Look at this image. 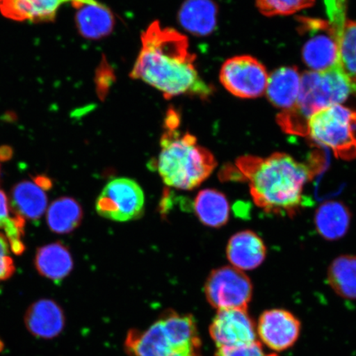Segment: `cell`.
I'll return each instance as SVG.
<instances>
[{"label": "cell", "instance_id": "31", "mask_svg": "<svg viewBox=\"0 0 356 356\" xmlns=\"http://www.w3.org/2000/svg\"><path fill=\"white\" fill-rule=\"evenodd\" d=\"M33 181L37 184L40 188H42L44 191L50 189L52 186V182L50 178L44 176H38L34 178Z\"/></svg>", "mask_w": 356, "mask_h": 356}, {"label": "cell", "instance_id": "10", "mask_svg": "<svg viewBox=\"0 0 356 356\" xmlns=\"http://www.w3.org/2000/svg\"><path fill=\"white\" fill-rule=\"evenodd\" d=\"M220 82L227 90L241 99H256L266 92L268 74L265 66L252 56L231 58L222 65Z\"/></svg>", "mask_w": 356, "mask_h": 356}, {"label": "cell", "instance_id": "30", "mask_svg": "<svg viewBox=\"0 0 356 356\" xmlns=\"http://www.w3.org/2000/svg\"><path fill=\"white\" fill-rule=\"evenodd\" d=\"M216 356H270L267 355L262 348L259 341L252 343L234 346L222 347L217 348Z\"/></svg>", "mask_w": 356, "mask_h": 356}, {"label": "cell", "instance_id": "7", "mask_svg": "<svg viewBox=\"0 0 356 356\" xmlns=\"http://www.w3.org/2000/svg\"><path fill=\"white\" fill-rule=\"evenodd\" d=\"M143 189L135 180L119 177L102 189L96 200V211L102 217L117 222L138 219L145 211Z\"/></svg>", "mask_w": 356, "mask_h": 356}, {"label": "cell", "instance_id": "22", "mask_svg": "<svg viewBox=\"0 0 356 356\" xmlns=\"http://www.w3.org/2000/svg\"><path fill=\"white\" fill-rule=\"evenodd\" d=\"M350 216L348 209L338 202H327L316 212L315 225L324 238L336 240L345 236L349 229Z\"/></svg>", "mask_w": 356, "mask_h": 356}, {"label": "cell", "instance_id": "18", "mask_svg": "<svg viewBox=\"0 0 356 356\" xmlns=\"http://www.w3.org/2000/svg\"><path fill=\"white\" fill-rule=\"evenodd\" d=\"M46 191L34 181H22L13 186L11 191L12 212L24 220H38L47 210Z\"/></svg>", "mask_w": 356, "mask_h": 356}, {"label": "cell", "instance_id": "33", "mask_svg": "<svg viewBox=\"0 0 356 356\" xmlns=\"http://www.w3.org/2000/svg\"><path fill=\"white\" fill-rule=\"evenodd\" d=\"M3 342L1 341V340H0V353H1V351L3 350Z\"/></svg>", "mask_w": 356, "mask_h": 356}, {"label": "cell", "instance_id": "12", "mask_svg": "<svg viewBox=\"0 0 356 356\" xmlns=\"http://www.w3.org/2000/svg\"><path fill=\"white\" fill-rule=\"evenodd\" d=\"M301 323L291 312L275 309L264 312L257 325L262 343L275 351L286 350L299 339Z\"/></svg>", "mask_w": 356, "mask_h": 356}, {"label": "cell", "instance_id": "3", "mask_svg": "<svg viewBox=\"0 0 356 356\" xmlns=\"http://www.w3.org/2000/svg\"><path fill=\"white\" fill-rule=\"evenodd\" d=\"M179 122L177 111H169L156 167L167 186L190 191L211 176L217 162L210 151L198 145L197 138L178 130Z\"/></svg>", "mask_w": 356, "mask_h": 356}, {"label": "cell", "instance_id": "14", "mask_svg": "<svg viewBox=\"0 0 356 356\" xmlns=\"http://www.w3.org/2000/svg\"><path fill=\"white\" fill-rule=\"evenodd\" d=\"M24 323L32 335L40 339H53L63 332L65 316L54 300L42 299L33 302L24 315Z\"/></svg>", "mask_w": 356, "mask_h": 356}, {"label": "cell", "instance_id": "8", "mask_svg": "<svg viewBox=\"0 0 356 356\" xmlns=\"http://www.w3.org/2000/svg\"><path fill=\"white\" fill-rule=\"evenodd\" d=\"M252 291L250 279L234 266H222L212 270L204 284L207 300L217 310L248 309Z\"/></svg>", "mask_w": 356, "mask_h": 356}, {"label": "cell", "instance_id": "29", "mask_svg": "<svg viewBox=\"0 0 356 356\" xmlns=\"http://www.w3.org/2000/svg\"><path fill=\"white\" fill-rule=\"evenodd\" d=\"M8 239L0 232V282L10 279L15 271V262L10 256Z\"/></svg>", "mask_w": 356, "mask_h": 356}, {"label": "cell", "instance_id": "25", "mask_svg": "<svg viewBox=\"0 0 356 356\" xmlns=\"http://www.w3.org/2000/svg\"><path fill=\"white\" fill-rule=\"evenodd\" d=\"M11 212L7 195L0 190V230L3 231V234L10 243L11 251L16 255H21L25 251V245L22 242L25 220L15 213L11 216Z\"/></svg>", "mask_w": 356, "mask_h": 356}, {"label": "cell", "instance_id": "6", "mask_svg": "<svg viewBox=\"0 0 356 356\" xmlns=\"http://www.w3.org/2000/svg\"><path fill=\"white\" fill-rule=\"evenodd\" d=\"M356 113L341 105L314 113L307 124L306 136L332 149L336 157L356 158Z\"/></svg>", "mask_w": 356, "mask_h": 356}, {"label": "cell", "instance_id": "17", "mask_svg": "<svg viewBox=\"0 0 356 356\" xmlns=\"http://www.w3.org/2000/svg\"><path fill=\"white\" fill-rule=\"evenodd\" d=\"M35 269L42 277L60 282L73 270L72 255L68 248L60 242L44 245L35 253Z\"/></svg>", "mask_w": 356, "mask_h": 356}, {"label": "cell", "instance_id": "24", "mask_svg": "<svg viewBox=\"0 0 356 356\" xmlns=\"http://www.w3.org/2000/svg\"><path fill=\"white\" fill-rule=\"evenodd\" d=\"M329 284L338 296L356 300V257L341 256L329 267Z\"/></svg>", "mask_w": 356, "mask_h": 356}, {"label": "cell", "instance_id": "16", "mask_svg": "<svg viewBox=\"0 0 356 356\" xmlns=\"http://www.w3.org/2000/svg\"><path fill=\"white\" fill-rule=\"evenodd\" d=\"M300 83L301 75L296 67H282L269 77L266 95L274 106L288 110L296 104Z\"/></svg>", "mask_w": 356, "mask_h": 356}, {"label": "cell", "instance_id": "23", "mask_svg": "<svg viewBox=\"0 0 356 356\" xmlns=\"http://www.w3.org/2000/svg\"><path fill=\"white\" fill-rule=\"evenodd\" d=\"M83 216V209L76 200L60 197L47 209V221L52 232L65 234L76 229Z\"/></svg>", "mask_w": 356, "mask_h": 356}, {"label": "cell", "instance_id": "28", "mask_svg": "<svg viewBox=\"0 0 356 356\" xmlns=\"http://www.w3.org/2000/svg\"><path fill=\"white\" fill-rule=\"evenodd\" d=\"M347 0H325L329 22L340 38L346 22V8Z\"/></svg>", "mask_w": 356, "mask_h": 356}, {"label": "cell", "instance_id": "32", "mask_svg": "<svg viewBox=\"0 0 356 356\" xmlns=\"http://www.w3.org/2000/svg\"><path fill=\"white\" fill-rule=\"evenodd\" d=\"M12 150L8 149V147H3L0 148V161H6L12 157Z\"/></svg>", "mask_w": 356, "mask_h": 356}, {"label": "cell", "instance_id": "1", "mask_svg": "<svg viewBox=\"0 0 356 356\" xmlns=\"http://www.w3.org/2000/svg\"><path fill=\"white\" fill-rule=\"evenodd\" d=\"M185 35L155 21L141 35L131 77L157 89L166 99L181 95L208 99L212 87L200 76Z\"/></svg>", "mask_w": 356, "mask_h": 356}, {"label": "cell", "instance_id": "5", "mask_svg": "<svg viewBox=\"0 0 356 356\" xmlns=\"http://www.w3.org/2000/svg\"><path fill=\"white\" fill-rule=\"evenodd\" d=\"M124 345L131 356H202L194 318L172 310L145 330L129 332Z\"/></svg>", "mask_w": 356, "mask_h": 356}, {"label": "cell", "instance_id": "27", "mask_svg": "<svg viewBox=\"0 0 356 356\" xmlns=\"http://www.w3.org/2000/svg\"><path fill=\"white\" fill-rule=\"evenodd\" d=\"M315 0H257L258 10L266 16L292 15L314 6Z\"/></svg>", "mask_w": 356, "mask_h": 356}, {"label": "cell", "instance_id": "2", "mask_svg": "<svg viewBox=\"0 0 356 356\" xmlns=\"http://www.w3.org/2000/svg\"><path fill=\"white\" fill-rule=\"evenodd\" d=\"M236 168L248 182L257 206L266 212L292 216L304 207L305 186L314 177L308 164L289 154L275 153L267 158L243 156Z\"/></svg>", "mask_w": 356, "mask_h": 356}, {"label": "cell", "instance_id": "19", "mask_svg": "<svg viewBox=\"0 0 356 356\" xmlns=\"http://www.w3.org/2000/svg\"><path fill=\"white\" fill-rule=\"evenodd\" d=\"M179 21L188 32L204 35L216 29L217 8L212 0H188L179 12Z\"/></svg>", "mask_w": 356, "mask_h": 356}, {"label": "cell", "instance_id": "13", "mask_svg": "<svg viewBox=\"0 0 356 356\" xmlns=\"http://www.w3.org/2000/svg\"><path fill=\"white\" fill-rule=\"evenodd\" d=\"M78 8L95 4L97 0H0V13L8 19L19 22H47L56 19L65 3Z\"/></svg>", "mask_w": 356, "mask_h": 356}, {"label": "cell", "instance_id": "15", "mask_svg": "<svg viewBox=\"0 0 356 356\" xmlns=\"http://www.w3.org/2000/svg\"><path fill=\"white\" fill-rule=\"evenodd\" d=\"M266 248L259 236L252 231H242L229 239L227 257L235 268L250 270L265 260Z\"/></svg>", "mask_w": 356, "mask_h": 356}, {"label": "cell", "instance_id": "20", "mask_svg": "<svg viewBox=\"0 0 356 356\" xmlns=\"http://www.w3.org/2000/svg\"><path fill=\"white\" fill-rule=\"evenodd\" d=\"M76 24L79 33L88 39H100L114 26V17L109 8L99 2L77 8Z\"/></svg>", "mask_w": 356, "mask_h": 356}, {"label": "cell", "instance_id": "11", "mask_svg": "<svg viewBox=\"0 0 356 356\" xmlns=\"http://www.w3.org/2000/svg\"><path fill=\"white\" fill-rule=\"evenodd\" d=\"M217 348L234 347L257 341V327L248 309H226L217 311L210 327Z\"/></svg>", "mask_w": 356, "mask_h": 356}, {"label": "cell", "instance_id": "4", "mask_svg": "<svg viewBox=\"0 0 356 356\" xmlns=\"http://www.w3.org/2000/svg\"><path fill=\"white\" fill-rule=\"evenodd\" d=\"M356 88L339 65L330 70L309 71L301 76L296 104L278 115L283 130L292 135L306 136L309 118L318 111L344 102Z\"/></svg>", "mask_w": 356, "mask_h": 356}, {"label": "cell", "instance_id": "9", "mask_svg": "<svg viewBox=\"0 0 356 356\" xmlns=\"http://www.w3.org/2000/svg\"><path fill=\"white\" fill-rule=\"evenodd\" d=\"M302 33L310 37L302 47V59L313 71H325L339 65V37L330 22L302 17Z\"/></svg>", "mask_w": 356, "mask_h": 356}, {"label": "cell", "instance_id": "26", "mask_svg": "<svg viewBox=\"0 0 356 356\" xmlns=\"http://www.w3.org/2000/svg\"><path fill=\"white\" fill-rule=\"evenodd\" d=\"M339 66L356 88V22L346 20L339 38Z\"/></svg>", "mask_w": 356, "mask_h": 356}, {"label": "cell", "instance_id": "21", "mask_svg": "<svg viewBox=\"0 0 356 356\" xmlns=\"http://www.w3.org/2000/svg\"><path fill=\"white\" fill-rule=\"evenodd\" d=\"M194 210L200 221L212 228H220L229 220V203L219 191H200L195 199Z\"/></svg>", "mask_w": 356, "mask_h": 356}]
</instances>
